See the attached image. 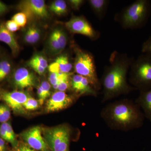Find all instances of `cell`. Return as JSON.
I'll list each match as a JSON object with an SVG mask.
<instances>
[{"label": "cell", "mask_w": 151, "mask_h": 151, "mask_svg": "<svg viewBox=\"0 0 151 151\" xmlns=\"http://www.w3.org/2000/svg\"><path fill=\"white\" fill-rule=\"evenodd\" d=\"M27 17L23 12H19L15 14L12 20L18 25L20 27H24L27 22Z\"/></svg>", "instance_id": "cell-25"}, {"label": "cell", "mask_w": 151, "mask_h": 151, "mask_svg": "<svg viewBox=\"0 0 151 151\" xmlns=\"http://www.w3.org/2000/svg\"><path fill=\"white\" fill-rule=\"evenodd\" d=\"M29 61L36 63L45 69L48 67L47 60L44 57L40 54H36L34 55Z\"/></svg>", "instance_id": "cell-27"}, {"label": "cell", "mask_w": 151, "mask_h": 151, "mask_svg": "<svg viewBox=\"0 0 151 151\" xmlns=\"http://www.w3.org/2000/svg\"><path fill=\"white\" fill-rule=\"evenodd\" d=\"M10 117V108L6 105H0V123H6Z\"/></svg>", "instance_id": "cell-24"}, {"label": "cell", "mask_w": 151, "mask_h": 151, "mask_svg": "<svg viewBox=\"0 0 151 151\" xmlns=\"http://www.w3.org/2000/svg\"><path fill=\"white\" fill-rule=\"evenodd\" d=\"M21 137L28 145L36 151H50L45 140L42 137L39 127H32L22 133Z\"/></svg>", "instance_id": "cell-9"}, {"label": "cell", "mask_w": 151, "mask_h": 151, "mask_svg": "<svg viewBox=\"0 0 151 151\" xmlns=\"http://www.w3.org/2000/svg\"><path fill=\"white\" fill-rule=\"evenodd\" d=\"M53 31L62 51L66 47L68 41L67 34L61 29H56Z\"/></svg>", "instance_id": "cell-20"}, {"label": "cell", "mask_w": 151, "mask_h": 151, "mask_svg": "<svg viewBox=\"0 0 151 151\" xmlns=\"http://www.w3.org/2000/svg\"><path fill=\"white\" fill-rule=\"evenodd\" d=\"M29 97L27 93L21 91L5 92L1 95L2 99L9 108L19 113H24L25 109L24 108V104Z\"/></svg>", "instance_id": "cell-10"}, {"label": "cell", "mask_w": 151, "mask_h": 151, "mask_svg": "<svg viewBox=\"0 0 151 151\" xmlns=\"http://www.w3.org/2000/svg\"><path fill=\"white\" fill-rule=\"evenodd\" d=\"M40 106L38 100L29 97L24 104V108L25 110L33 111L36 110Z\"/></svg>", "instance_id": "cell-26"}, {"label": "cell", "mask_w": 151, "mask_h": 151, "mask_svg": "<svg viewBox=\"0 0 151 151\" xmlns=\"http://www.w3.org/2000/svg\"><path fill=\"white\" fill-rule=\"evenodd\" d=\"M65 26L71 33L86 36L93 40L98 39L100 36V33L83 17H73L65 23Z\"/></svg>", "instance_id": "cell-7"}, {"label": "cell", "mask_w": 151, "mask_h": 151, "mask_svg": "<svg viewBox=\"0 0 151 151\" xmlns=\"http://www.w3.org/2000/svg\"><path fill=\"white\" fill-rule=\"evenodd\" d=\"M68 1L72 8L76 10L79 9L84 2V1L82 0H70Z\"/></svg>", "instance_id": "cell-33"}, {"label": "cell", "mask_w": 151, "mask_h": 151, "mask_svg": "<svg viewBox=\"0 0 151 151\" xmlns=\"http://www.w3.org/2000/svg\"><path fill=\"white\" fill-rule=\"evenodd\" d=\"M129 81L140 92L151 89V54L143 53L130 66Z\"/></svg>", "instance_id": "cell-4"}, {"label": "cell", "mask_w": 151, "mask_h": 151, "mask_svg": "<svg viewBox=\"0 0 151 151\" xmlns=\"http://www.w3.org/2000/svg\"><path fill=\"white\" fill-rule=\"evenodd\" d=\"M49 9L58 15L65 14L68 10L67 4L63 0H56L52 3L50 6Z\"/></svg>", "instance_id": "cell-19"}, {"label": "cell", "mask_w": 151, "mask_h": 151, "mask_svg": "<svg viewBox=\"0 0 151 151\" xmlns=\"http://www.w3.org/2000/svg\"><path fill=\"white\" fill-rule=\"evenodd\" d=\"M6 9L7 7L5 5L4 3L0 1V15L5 12Z\"/></svg>", "instance_id": "cell-37"}, {"label": "cell", "mask_w": 151, "mask_h": 151, "mask_svg": "<svg viewBox=\"0 0 151 151\" xmlns=\"http://www.w3.org/2000/svg\"><path fill=\"white\" fill-rule=\"evenodd\" d=\"M30 27L31 29L32 35V44L36 43L40 39L41 36L40 29L35 26L32 25Z\"/></svg>", "instance_id": "cell-28"}, {"label": "cell", "mask_w": 151, "mask_h": 151, "mask_svg": "<svg viewBox=\"0 0 151 151\" xmlns=\"http://www.w3.org/2000/svg\"><path fill=\"white\" fill-rule=\"evenodd\" d=\"M58 65L60 72L63 73H70L73 68V65L69 60L67 55L63 54L58 57L55 61Z\"/></svg>", "instance_id": "cell-17"}, {"label": "cell", "mask_w": 151, "mask_h": 151, "mask_svg": "<svg viewBox=\"0 0 151 151\" xmlns=\"http://www.w3.org/2000/svg\"><path fill=\"white\" fill-rule=\"evenodd\" d=\"M100 115L109 128L124 132L140 128L145 119L139 106L128 99L110 103L102 109Z\"/></svg>", "instance_id": "cell-2"}, {"label": "cell", "mask_w": 151, "mask_h": 151, "mask_svg": "<svg viewBox=\"0 0 151 151\" xmlns=\"http://www.w3.org/2000/svg\"><path fill=\"white\" fill-rule=\"evenodd\" d=\"M73 68L76 73L87 78L91 86L97 92L102 89L96 70L94 57L90 52L76 48Z\"/></svg>", "instance_id": "cell-5"}, {"label": "cell", "mask_w": 151, "mask_h": 151, "mask_svg": "<svg viewBox=\"0 0 151 151\" xmlns=\"http://www.w3.org/2000/svg\"><path fill=\"white\" fill-rule=\"evenodd\" d=\"M70 86L78 95L87 94L96 97L98 95V92L91 86L87 78L78 74L72 75Z\"/></svg>", "instance_id": "cell-12"}, {"label": "cell", "mask_w": 151, "mask_h": 151, "mask_svg": "<svg viewBox=\"0 0 151 151\" xmlns=\"http://www.w3.org/2000/svg\"><path fill=\"white\" fill-rule=\"evenodd\" d=\"M135 102L139 106L145 118L151 122V89L140 92Z\"/></svg>", "instance_id": "cell-14"}, {"label": "cell", "mask_w": 151, "mask_h": 151, "mask_svg": "<svg viewBox=\"0 0 151 151\" xmlns=\"http://www.w3.org/2000/svg\"><path fill=\"white\" fill-rule=\"evenodd\" d=\"M5 24L7 29L12 33L15 32L19 29L20 28L15 22L12 19L7 21Z\"/></svg>", "instance_id": "cell-29"}, {"label": "cell", "mask_w": 151, "mask_h": 151, "mask_svg": "<svg viewBox=\"0 0 151 151\" xmlns=\"http://www.w3.org/2000/svg\"><path fill=\"white\" fill-rule=\"evenodd\" d=\"M19 9L27 18L44 19L49 17L45 2L43 0H26L20 3Z\"/></svg>", "instance_id": "cell-8"}, {"label": "cell", "mask_w": 151, "mask_h": 151, "mask_svg": "<svg viewBox=\"0 0 151 151\" xmlns=\"http://www.w3.org/2000/svg\"><path fill=\"white\" fill-rule=\"evenodd\" d=\"M11 70V65L8 61L5 60L0 61V82L9 75Z\"/></svg>", "instance_id": "cell-23"}, {"label": "cell", "mask_w": 151, "mask_h": 151, "mask_svg": "<svg viewBox=\"0 0 151 151\" xmlns=\"http://www.w3.org/2000/svg\"><path fill=\"white\" fill-rule=\"evenodd\" d=\"M50 84L48 81H43L37 89L38 101L40 105H43L45 101L50 95Z\"/></svg>", "instance_id": "cell-18"}, {"label": "cell", "mask_w": 151, "mask_h": 151, "mask_svg": "<svg viewBox=\"0 0 151 151\" xmlns=\"http://www.w3.org/2000/svg\"><path fill=\"white\" fill-rule=\"evenodd\" d=\"M151 10L150 1L137 0L116 14L114 18L124 29H136L146 24Z\"/></svg>", "instance_id": "cell-3"}, {"label": "cell", "mask_w": 151, "mask_h": 151, "mask_svg": "<svg viewBox=\"0 0 151 151\" xmlns=\"http://www.w3.org/2000/svg\"><path fill=\"white\" fill-rule=\"evenodd\" d=\"M0 151H6V146L5 141L0 137Z\"/></svg>", "instance_id": "cell-36"}, {"label": "cell", "mask_w": 151, "mask_h": 151, "mask_svg": "<svg viewBox=\"0 0 151 151\" xmlns=\"http://www.w3.org/2000/svg\"><path fill=\"white\" fill-rule=\"evenodd\" d=\"M5 125L6 132L7 136V142L11 143L14 147H16L18 145V143L17 139L15 134L10 124L8 122H6Z\"/></svg>", "instance_id": "cell-22"}, {"label": "cell", "mask_w": 151, "mask_h": 151, "mask_svg": "<svg viewBox=\"0 0 151 151\" xmlns=\"http://www.w3.org/2000/svg\"><path fill=\"white\" fill-rule=\"evenodd\" d=\"M142 51L143 53L151 54V36L146 40L142 45Z\"/></svg>", "instance_id": "cell-30"}, {"label": "cell", "mask_w": 151, "mask_h": 151, "mask_svg": "<svg viewBox=\"0 0 151 151\" xmlns=\"http://www.w3.org/2000/svg\"><path fill=\"white\" fill-rule=\"evenodd\" d=\"M13 151H37L26 145H18Z\"/></svg>", "instance_id": "cell-35"}, {"label": "cell", "mask_w": 151, "mask_h": 151, "mask_svg": "<svg viewBox=\"0 0 151 151\" xmlns=\"http://www.w3.org/2000/svg\"><path fill=\"white\" fill-rule=\"evenodd\" d=\"M24 40L27 43L32 44V35L31 29L29 27L27 30L24 35Z\"/></svg>", "instance_id": "cell-34"}, {"label": "cell", "mask_w": 151, "mask_h": 151, "mask_svg": "<svg viewBox=\"0 0 151 151\" xmlns=\"http://www.w3.org/2000/svg\"><path fill=\"white\" fill-rule=\"evenodd\" d=\"M134 59L126 53L117 51L112 52L109 64L105 67L100 81L103 89L102 103L137 90L128 83L127 78Z\"/></svg>", "instance_id": "cell-1"}, {"label": "cell", "mask_w": 151, "mask_h": 151, "mask_svg": "<svg viewBox=\"0 0 151 151\" xmlns=\"http://www.w3.org/2000/svg\"><path fill=\"white\" fill-rule=\"evenodd\" d=\"M15 85L20 89L35 86L37 83L35 76L25 68H20L16 70L14 75Z\"/></svg>", "instance_id": "cell-13"}, {"label": "cell", "mask_w": 151, "mask_h": 151, "mask_svg": "<svg viewBox=\"0 0 151 151\" xmlns=\"http://www.w3.org/2000/svg\"><path fill=\"white\" fill-rule=\"evenodd\" d=\"M72 96L64 92L57 91L52 95L47 100L46 110L48 112H55L68 108L73 103Z\"/></svg>", "instance_id": "cell-11"}, {"label": "cell", "mask_w": 151, "mask_h": 151, "mask_svg": "<svg viewBox=\"0 0 151 151\" xmlns=\"http://www.w3.org/2000/svg\"><path fill=\"white\" fill-rule=\"evenodd\" d=\"M69 79L65 80L59 83L57 88L58 91L65 92V91L69 88L70 86V81Z\"/></svg>", "instance_id": "cell-32"}, {"label": "cell", "mask_w": 151, "mask_h": 151, "mask_svg": "<svg viewBox=\"0 0 151 151\" xmlns=\"http://www.w3.org/2000/svg\"><path fill=\"white\" fill-rule=\"evenodd\" d=\"M89 5L94 14L99 19H102L105 17L108 9L109 1L107 0H89Z\"/></svg>", "instance_id": "cell-16"}, {"label": "cell", "mask_w": 151, "mask_h": 151, "mask_svg": "<svg viewBox=\"0 0 151 151\" xmlns=\"http://www.w3.org/2000/svg\"><path fill=\"white\" fill-rule=\"evenodd\" d=\"M0 41L6 44L12 50L13 54H17L19 47L13 33L7 29L5 24H0Z\"/></svg>", "instance_id": "cell-15"}, {"label": "cell", "mask_w": 151, "mask_h": 151, "mask_svg": "<svg viewBox=\"0 0 151 151\" xmlns=\"http://www.w3.org/2000/svg\"><path fill=\"white\" fill-rule=\"evenodd\" d=\"M28 65L30 67L32 68L36 72L38 73L39 75H42L45 73V70H46V69L41 67L40 65L29 61L28 63Z\"/></svg>", "instance_id": "cell-31"}, {"label": "cell", "mask_w": 151, "mask_h": 151, "mask_svg": "<svg viewBox=\"0 0 151 151\" xmlns=\"http://www.w3.org/2000/svg\"><path fill=\"white\" fill-rule=\"evenodd\" d=\"M48 45L50 52L52 54H58L62 51L53 31L49 38Z\"/></svg>", "instance_id": "cell-21"}, {"label": "cell", "mask_w": 151, "mask_h": 151, "mask_svg": "<svg viewBox=\"0 0 151 151\" xmlns=\"http://www.w3.org/2000/svg\"><path fill=\"white\" fill-rule=\"evenodd\" d=\"M44 136L49 148L52 151H68L70 130L65 125L45 129Z\"/></svg>", "instance_id": "cell-6"}]
</instances>
